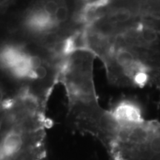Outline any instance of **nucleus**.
Returning a JSON list of instances; mask_svg holds the SVG:
<instances>
[{"mask_svg":"<svg viewBox=\"0 0 160 160\" xmlns=\"http://www.w3.org/2000/svg\"><path fill=\"white\" fill-rule=\"evenodd\" d=\"M84 29V48L101 60L110 83L160 88V1H134L127 21H92Z\"/></svg>","mask_w":160,"mask_h":160,"instance_id":"obj_1","label":"nucleus"},{"mask_svg":"<svg viewBox=\"0 0 160 160\" xmlns=\"http://www.w3.org/2000/svg\"><path fill=\"white\" fill-rule=\"evenodd\" d=\"M47 104L22 92L2 108L0 119V160H46V129L51 121Z\"/></svg>","mask_w":160,"mask_h":160,"instance_id":"obj_2","label":"nucleus"},{"mask_svg":"<svg viewBox=\"0 0 160 160\" xmlns=\"http://www.w3.org/2000/svg\"><path fill=\"white\" fill-rule=\"evenodd\" d=\"M95 59L91 51L78 49L66 56L60 63L58 81L65 88L68 108L99 102L93 79Z\"/></svg>","mask_w":160,"mask_h":160,"instance_id":"obj_3","label":"nucleus"},{"mask_svg":"<svg viewBox=\"0 0 160 160\" xmlns=\"http://www.w3.org/2000/svg\"><path fill=\"white\" fill-rule=\"evenodd\" d=\"M113 160H160V121L142 119L125 124L116 136Z\"/></svg>","mask_w":160,"mask_h":160,"instance_id":"obj_4","label":"nucleus"},{"mask_svg":"<svg viewBox=\"0 0 160 160\" xmlns=\"http://www.w3.org/2000/svg\"><path fill=\"white\" fill-rule=\"evenodd\" d=\"M71 15V8L68 4L65 2H59V6L53 17V21L58 29L61 31L62 27L69 21Z\"/></svg>","mask_w":160,"mask_h":160,"instance_id":"obj_5","label":"nucleus"},{"mask_svg":"<svg viewBox=\"0 0 160 160\" xmlns=\"http://www.w3.org/2000/svg\"><path fill=\"white\" fill-rule=\"evenodd\" d=\"M6 99H5V98H4V93H3L2 90L0 88V107L2 106V104L4 103V102H5Z\"/></svg>","mask_w":160,"mask_h":160,"instance_id":"obj_6","label":"nucleus"}]
</instances>
